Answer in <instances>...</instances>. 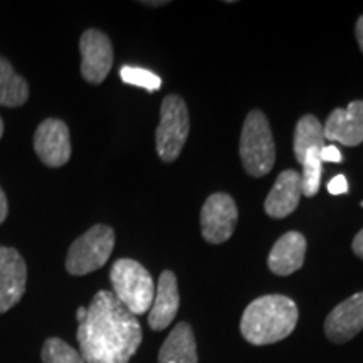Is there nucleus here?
I'll list each match as a JSON object with an SVG mask.
<instances>
[{
	"mask_svg": "<svg viewBox=\"0 0 363 363\" xmlns=\"http://www.w3.org/2000/svg\"><path fill=\"white\" fill-rule=\"evenodd\" d=\"M298 323V306L283 294H266L244 310L240 333L256 347L281 342L293 333Z\"/></svg>",
	"mask_w": 363,
	"mask_h": 363,
	"instance_id": "f03ea898",
	"label": "nucleus"
},
{
	"mask_svg": "<svg viewBox=\"0 0 363 363\" xmlns=\"http://www.w3.org/2000/svg\"><path fill=\"white\" fill-rule=\"evenodd\" d=\"M363 330V291L335 306L325 321V333L333 343H347Z\"/></svg>",
	"mask_w": 363,
	"mask_h": 363,
	"instance_id": "9b49d317",
	"label": "nucleus"
},
{
	"mask_svg": "<svg viewBox=\"0 0 363 363\" xmlns=\"http://www.w3.org/2000/svg\"><path fill=\"white\" fill-rule=\"evenodd\" d=\"M7 214H9L7 197H6V194H4L2 187H0V224L7 219Z\"/></svg>",
	"mask_w": 363,
	"mask_h": 363,
	"instance_id": "393cba45",
	"label": "nucleus"
},
{
	"mask_svg": "<svg viewBox=\"0 0 363 363\" xmlns=\"http://www.w3.org/2000/svg\"><path fill=\"white\" fill-rule=\"evenodd\" d=\"M328 192L331 195H342L348 192V182L345 175H337L328 182Z\"/></svg>",
	"mask_w": 363,
	"mask_h": 363,
	"instance_id": "4be33fe9",
	"label": "nucleus"
},
{
	"mask_svg": "<svg viewBox=\"0 0 363 363\" xmlns=\"http://www.w3.org/2000/svg\"><path fill=\"white\" fill-rule=\"evenodd\" d=\"M355 35H357V40H358V45H360L362 52H363V16L360 19L357 21V26H355Z\"/></svg>",
	"mask_w": 363,
	"mask_h": 363,
	"instance_id": "a878e982",
	"label": "nucleus"
},
{
	"mask_svg": "<svg viewBox=\"0 0 363 363\" xmlns=\"http://www.w3.org/2000/svg\"><path fill=\"white\" fill-rule=\"evenodd\" d=\"M86 315H88V308L81 306V308H78V311H76V320H78L79 323H83Z\"/></svg>",
	"mask_w": 363,
	"mask_h": 363,
	"instance_id": "bb28decb",
	"label": "nucleus"
},
{
	"mask_svg": "<svg viewBox=\"0 0 363 363\" xmlns=\"http://www.w3.org/2000/svg\"><path fill=\"white\" fill-rule=\"evenodd\" d=\"M115 247V230L110 225L96 224L71 244L66 257V269L72 276H86L98 271L110 259Z\"/></svg>",
	"mask_w": 363,
	"mask_h": 363,
	"instance_id": "39448f33",
	"label": "nucleus"
},
{
	"mask_svg": "<svg viewBox=\"0 0 363 363\" xmlns=\"http://www.w3.org/2000/svg\"><path fill=\"white\" fill-rule=\"evenodd\" d=\"M34 150L39 160L51 169L66 165L71 158V140L65 121L57 118L44 120L35 130Z\"/></svg>",
	"mask_w": 363,
	"mask_h": 363,
	"instance_id": "1a4fd4ad",
	"label": "nucleus"
},
{
	"mask_svg": "<svg viewBox=\"0 0 363 363\" xmlns=\"http://www.w3.org/2000/svg\"><path fill=\"white\" fill-rule=\"evenodd\" d=\"M352 249H353V252L360 257V259H363V229L355 235V239H353Z\"/></svg>",
	"mask_w": 363,
	"mask_h": 363,
	"instance_id": "b1692460",
	"label": "nucleus"
},
{
	"mask_svg": "<svg viewBox=\"0 0 363 363\" xmlns=\"http://www.w3.org/2000/svg\"><path fill=\"white\" fill-rule=\"evenodd\" d=\"M110 279L113 294L131 315H145L155 298L152 274L133 259H118L111 266Z\"/></svg>",
	"mask_w": 363,
	"mask_h": 363,
	"instance_id": "7ed1b4c3",
	"label": "nucleus"
},
{
	"mask_svg": "<svg viewBox=\"0 0 363 363\" xmlns=\"http://www.w3.org/2000/svg\"><path fill=\"white\" fill-rule=\"evenodd\" d=\"M238 217V206L230 195L212 194L201 212L203 239L211 244L225 242L234 234Z\"/></svg>",
	"mask_w": 363,
	"mask_h": 363,
	"instance_id": "0eeeda50",
	"label": "nucleus"
},
{
	"mask_svg": "<svg viewBox=\"0 0 363 363\" xmlns=\"http://www.w3.org/2000/svg\"><path fill=\"white\" fill-rule=\"evenodd\" d=\"M301 177L294 170L281 172L272 185L269 195L266 197L264 211L274 219L293 214L301 199Z\"/></svg>",
	"mask_w": 363,
	"mask_h": 363,
	"instance_id": "4468645a",
	"label": "nucleus"
},
{
	"mask_svg": "<svg viewBox=\"0 0 363 363\" xmlns=\"http://www.w3.org/2000/svg\"><path fill=\"white\" fill-rule=\"evenodd\" d=\"M143 6H148V7H158V6H165V4H169L167 0H158V2H142Z\"/></svg>",
	"mask_w": 363,
	"mask_h": 363,
	"instance_id": "cd10ccee",
	"label": "nucleus"
},
{
	"mask_svg": "<svg viewBox=\"0 0 363 363\" xmlns=\"http://www.w3.org/2000/svg\"><path fill=\"white\" fill-rule=\"evenodd\" d=\"M27 266L13 247L0 246V313H6L21 301L26 293Z\"/></svg>",
	"mask_w": 363,
	"mask_h": 363,
	"instance_id": "9d476101",
	"label": "nucleus"
},
{
	"mask_svg": "<svg viewBox=\"0 0 363 363\" xmlns=\"http://www.w3.org/2000/svg\"><path fill=\"white\" fill-rule=\"evenodd\" d=\"M239 153L249 175L264 177L271 172L276 160V150L269 121L262 111L254 110L246 116L240 133Z\"/></svg>",
	"mask_w": 363,
	"mask_h": 363,
	"instance_id": "20e7f679",
	"label": "nucleus"
},
{
	"mask_svg": "<svg viewBox=\"0 0 363 363\" xmlns=\"http://www.w3.org/2000/svg\"><path fill=\"white\" fill-rule=\"evenodd\" d=\"M306 254V239L299 233H286L272 246L267 266L278 276H289L301 269Z\"/></svg>",
	"mask_w": 363,
	"mask_h": 363,
	"instance_id": "2eb2a0df",
	"label": "nucleus"
},
{
	"mask_svg": "<svg viewBox=\"0 0 363 363\" xmlns=\"http://www.w3.org/2000/svg\"><path fill=\"white\" fill-rule=\"evenodd\" d=\"M43 363H86L81 353L61 338H49L40 352Z\"/></svg>",
	"mask_w": 363,
	"mask_h": 363,
	"instance_id": "6ab92c4d",
	"label": "nucleus"
},
{
	"mask_svg": "<svg viewBox=\"0 0 363 363\" xmlns=\"http://www.w3.org/2000/svg\"><path fill=\"white\" fill-rule=\"evenodd\" d=\"M29 99V86L13 71L11 62L0 56V104L7 108L22 106Z\"/></svg>",
	"mask_w": 363,
	"mask_h": 363,
	"instance_id": "f3484780",
	"label": "nucleus"
},
{
	"mask_svg": "<svg viewBox=\"0 0 363 363\" xmlns=\"http://www.w3.org/2000/svg\"><path fill=\"white\" fill-rule=\"evenodd\" d=\"M120 78L125 81L126 84L138 86L152 93V91H158L162 88V79L158 78L155 72L143 69V67H133V66H123L120 69Z\"/></svg>",
	"mask_w": 363,
	"mask_h": 363,
	"instance_id": "412c9836",
	"label": "nucleus"
},
{
	"mask_svg": "<svg viewBox=\"0 0 363 363\" xmlns=\"http://www.w3.org/2000/svg\"><path fill=\"white\" fill-rule=\"evenodd\" d=\"M2 135H4V121L2 118H0V138H2Z\"/></svg>",
	"mask_w": 363,
	"mask_h": 363,
	"instance_id": "c85d7f7f",
	"label": "nucleus"
},
{
	"mask_svg": "<svg viewBox=\"0 0 363 363\" xmlns=\"http://www.w3.org/2000/svg\"><path fill=\"white\" fill-rule=\"evenodd\" d=\"M86 363H128L142 345V326L113 291H98L78 328Z\"/></svg>",
	"mask_w": 363,
	"mask_h": 363,
	"instance_id": "f257e3e1",
	"label": "nucleus"
},
{
	"mask_svg": "<svg viewBox=\"0 0 363 363\" xmlns=\"http://www.w3.org/2000/svg\"><path fill=\"white\" fill-rule=\"evenodd\" d=\"M321 150H311L303 158V175H301V194L313 197L318 194L321 184Z\"/></svg>",
	"mask_w": 363,
	"mask_h": 363,
	"instance_id": "aec40b11",
	"label": "nucleus"
},
{
	"mask_svg": "<svg viewBox=\"0 0 363 363\" xmlns=\"http://www.w3.org/2000/svg\"><path fill=\"white\" fill-rule=\"evenodd\" d=\"M81 74L91 84L106 79L113 66L111 40L98 29H88L79 39Z\"/></svg>",
	"mask_w": 363,
	"mask_h": 363,
	"instance_id": "6e6552de",
	"label": "nucleus"
},
{
	"mask_svg": "<svg viewBox=\"0 0 363 363\" xmlns=\"http://www.w3.org/2000/svg\"><path fill=\"white\" fill-rule=\"evenodd\" d=\"M362 207H363V202H362Z\"/></svg>",
	"mask_w": 363,
	"mask_h": 363,
	"instance_id": "c756f323",
	"label": "nucleus"
},
{
	"mask_svg": "<svg viewBox=\"0 0 363 363\" xmlns=\"http://www.w3.org/2000/svg\"><path fill=\"white\" fill-rule=\"evenodd\" d=\"M190 118L187 104L177 94H169L162 101L160 125L157 128V152L163 162L179 158L189 138Z\"/></svg>",
	"mask_w": 363,
	"mask_h": 363,
	"instance_id": "423d86ee",
	"label": "nucleus"
},
{
	"mask_svg": "<svg viewBox=\"0 0 363 363\" xmlns=\"http://www.w3.org/2000/svg\"><path fill=\"white\" fill-rule=\"evenodd\" d=\"M321 162H333V163H340L343 160V155L342 152L335 147V145H325L323 148H321Z\"/></svg>",
	"mask_w": 363,
	"mask_h": 363,
	"instance_id": "5701e85b",
	"label": "nucleus"
},
{
	"mask_svg": "<svg viewBox=\"0 0 363 363\" xmlns=\"http://www.w3.org/2000/svg\"><path fill=\"white\" fill-rule=\"evenodd\" d=\"M180 306L179 286L172 271H163L158 279L152 308L148 313V325L153 331H162L175 320Z\"/></svg>",
	"mask_w": 363,
	"mask_h": 363,
	"instance_id": "ddd939ff",
	"label": "nucleus"
},
{
	"mask_svg": "<svg viewBox=\"0 0 363 363\" xmlns=\"http://www.w3.org/2000/svg\"><path fill=\"white\" fill-rule=\"evenodd\" d=\"M325 140L338 142L345 147H358L363 143V101L357 99L347 108H337L330 113L323 126Z\"/></svg>",
	"mask_w": 363,
	"mask_h": 363,
	"instance_id": "f8f14e48",
	"label": "nucleus"
},
{
	"mask_svg": "<svg viewBox=\"0 0 363 363\" xmlns=\"http://www.w3.org/2000/svg\"><path fill=\"white\" fill-rule=\"evenodd\" d=\"M325 142L326 140L323 133V125L320 123V120L313 115L303 116L298 121L296 130H294V157L301 163L308 152H311V150H321L326 145Z\"/></svg>",
	"mask_w": 363,
	"mask_h": 363,
	"instance_id": "a211bd4d",
	"label": "nucleus"
},
{
	"mask_svg": "<svg viewBox=\"0 0 363 363\" xmlns=\"http://www.w3.org/2000/svg\"><path fill=\"white\" fill-rule=\"evenodd\" d=\"M158 363H199L192 326L182 321L170 331L158 352Z\"/></svg>",
	"mask_w": 363,
	"mask_h": 363,
	"instance_id": "dca6fc26",
	"label": "nucleus"
}]
</instances>
